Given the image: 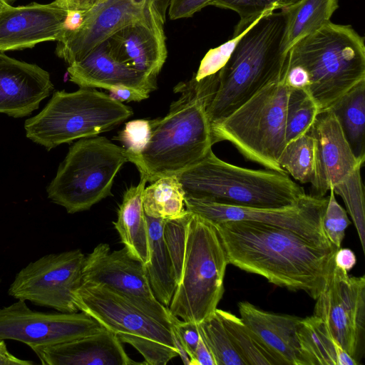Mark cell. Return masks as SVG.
I'll return each instance as SVG.
<instances>
[{
    "mask_svg": "<svg viewBox=\"0 0 365 365\" xmlns=\"http://www.w3.org/2000/svg\"><path fill=\"white\" fill-rule=\"evenodd\" d=\"M214 223V222H213ZM229 264L316 299L327 284L337 247L279 227L248 221L214 223Z\"/></svg>",
    "mask_w": 365,
    "mask_h": 365,
    "instance_id": "6da1fadb",
    "label": "cell"
},
{
    "mask_svg": "<svg viewBox=\"0 0 365 365\" xmlns=\"http://www.w3.org/2000/svg\"><path fill=\"white\" fill-rule=\"evenodd\" d=\"M218 86V73L197 81L193 74L173 88L179 93L163 118L150 120L151 133L145 148L128 158L147 182L181 172L196 164L215 144L207 106Z\"/></svg>",
    "mask_w": 365,
    "mask_h": 365,
    "instance_id": "7a4b0ae2",
    "label": "cell"
},
{
    "mask_svg": "<svg viewBox=\"0 0 365 365\" xmlns=\"http://www.w3.org/2000/svg\"><path fill=\"white\" fill-rule=\"evenodd\" d=\"M283 11L264 14L246 29L225 66L207 106L211 125L226 117L257 91L284 75L287 55Z\"/></svg>",
    "mask_w": 365,
    "mask_h": 365,
    "instance_id": "3957f363",
    "label": "cell"
},
{
    "mask_svg": "<svg viewBox=\"0 0 365 365\" xmlns=\"http://www.w3.org/2000/svg\"><path fill=\"white\" fill-rule=\"evenodd\" d=\"M177 177L186 195L230 205L281 209L297 205L306 195L287 173L232 165L212 150Z\"/></svg>",
    "mask_w": 365,
    "mask_h": 365,
    "instance_id": "277c9868",
    "label": "cell"
},
{
    "mask_svg": "<svg viewBox=\"0 0 365 365\" xmlns=\"http://www.w3.org/2000/svg\"><path fill=\"white\" fill-rule=\"evenodd\" d=\"M286 63L306 70L307 90L320 111L328 109L365 80L364 38L350 25L330 21L297 41L287 52Z\"/></svg>",
    "mask_w": 365,
    "mask_h": 365,
    "instance_id": "5b68a950",
    "label": "cell"
},
{
    "mask_svg": "<svg viewBox=\"0 0 365 365\" xmlns=\"http://www.w3.org/2000/svg\"><path fill=\"white\" fill-rule=\"evenodd\" d=\"M290 87L284 76L264 86L224 118L212 124L215 143L228 141L247 160L287 173L279 158L286 145L285 120Z\"/></svg>",
    "mask_w": 365,
    "mask_h": 365,
    "instance_id": "8992f818",
    "label": "cell"
},
{
    "mask_svg": "<svg viewBox=\"0 0 365 365\" xmlns=\"http://www.w3.org/2000/svg\"><path fill=\"white\" fill-rule=\"evenodd\" d=\"M227 257L215 225L191 212L181 277L168 309L199 324L212 315L224 294Z\"/></svg>",
    "mask_w": 365,
    "mask_h": 365,
    "instance_id": "52a82bcc",
    "label": "cell"
},
{
    "mask_svg": "<svg viewBox=\"0 0 365 365\" xmlns=\"http://www.w3.org/2000/svg\"><path fill=\"white\" fill-rule=\"evenodd\" d=\"M133 114L130 107L94 88L58 91L37 115L26 120L24 128L29 139L50 150L110 130Z\"/></svg>",
    "mask_w": 365,
    "mask_h": 365,
    "instance_id": "ba28073f",
    "label": "cell"
},
{
    "mask_svg": "<svg viewBox=\"0 0 365 365\" xmlns=\"http://www.w3.org/2000/svg\"><path fill=\"white\" fill-rule=\"evenodd\" d=\"M128 162L125 149L103 136L78 139L46 188L48 197L73 214L113 195L118 173Z\"/></svg>",
    "mask_w": 365,
    "mask_h": 365,
    "instance_id": "9c48e42d",
    "label": "cell"
},
{
    "mask_svg": "<svg viewBox=\"0 0 365 365\" xmlns=\"http://www.w3.org/2000/svg\"><path fill=\"white\" fill-rule=\"evenodd\" d=\"M85 257L79 249L42 256L16 274L8 294L59 312H78L76 292L83 283Z\"/></svg>",
    "mask_w": 365,
    "mask_h": 365,
    "instance_id": "30bf717a",
    "label": "cell"
},
{
    "mask_svg": "<svg viewBox=\"0 0 365 365\" xmlns=\"http://www.w3.org/2000/svg\"><path fill=\"white\" fill-rule=\"evenodd\" d=\"M83 283L106 286L125 297L145 314L171 329L173 315L155 297L145 265L125 247L110 251L100 243L85 257Z\"/></svg>",
    "mask_w": 365,
    "mask_h": 365,
    "instance_id": "8fae6325",
    "label": "cell"
},
{
    "mask_svg": "<svg viewBox=\"0 0 365 365\" xmlns=\"http://www.w3.org/2000/svg\"><path fill=\"white\" fill-rule=\"evenodd\" d=\"M328 197H317L306 194L289 207L266 209L225 205L185 196L186 210L214 223L227 221H248L289 230L307 238L331 243L323 227Z\"/></svg>",
    "mask_w": 365,
    "mask_h": 365,
    "instance_id": "7c38bea8",
    "label": "cell"
},
{
    "mask_svg": "<svg viewBox=\"0 0 365 365\" xmlns=\"http://www.w3.org/2000/svg\"><path fill=\"white\" fill-rule=\"evenodd\" d=\"M315 300L313 314L327 324L335 339L358 362L365 327V276H349L334 264L327 286Z\"/></svg>",
    "mask_w": 365,
    "mask_h": 365,
    "instance_id": "4fadbf2b",
    "label": "cell"
},
{
    "mask_svg": "<svg viewBox=\"0 0 365 365\" xmlns=\"http://www.w3.org/2000/svg\"><path fill=\"white\" fill-rule=\"evenodd\" d=\"M104 329L99 322L82 312H37L21 300L0 308V339L18 341L29 347L64 342Z\"/></svg>",
    "mask_w": 365,
    "mask_h": 365,
    "instance_id": "5bb4252c",
    "label": "cell"
},
{
    "mask_svg": "<svg viewBox=\"0 0 365 365\" xmlns=\"http://www.w3.org/2000/svg\"><path fill=\"white\" fill-rule=\"evenodd\" d=\"M76 301L80 312L116 334L142 336L175 349L170 329L106 286L82 283L76 292Z\"/></svg>",
    "mask_w": 365,
    "mask_h": 365,
    "instance_id": "9a60e30c",
    "label": "cell"
},
{
    "mask_svg": "<svg viewBox=\"0 0 365 365\" xmlns=\"http://www.w3.org/2000/svg\"><path fill=\"white\" fill-rule=\"evenodd\" d=\"M146 0H104L81 13L79 22L68 28L58 41L56 53L68 65L86 56L124 26L138 21Z\"/></svg>",
    "mask_w": 365,
    "mask_h": 365,
    "instance_id": "2e32d148",
    "label": "cell"
},
{
    "mask_svg": "<svg viewBox=\"0 0 365 365\" xmlns=\"http://www.w3.org/2000/svg\"><path fill=\"white\" fill-rule=\"evenodd\" d=\"M164 23L153 1L146 0L143 18L107 40L110 54L128 67L157 79L168 56Z\"/></svg>",
    "mask_w": 365,
    "mask_h": 365,
    "instance_id": "e0dca14e",
    "label": "cell"
},
{
    "mask_svg": "<svg viewBox=\"0 0 365 365\" xmlns=\"http://www.w3.org/2000/svg\"><path fill=\"white\" fill-rule=\"evenodd\" d=\"M310 133L315 142L314 170L310 195L323 197L364 163L354 155L339 121L331 108L321 110Z\"/></svg>",
    "mask_w": 365,
    "mask_h": 365,
    "instance_id": "ac0fdd59",
    "label": "cell"
},
{
    "mask_svg": "<svg viewBox=\"0 0 365 365\" xmlns=\"http://www.w3.org/2000/svg\"><path fill=\"white\" fill-rule=\"evenodd\" d=\"M70 12L56 0L48 4H9L0 11V51L31 48L60 41L68 27Z\"/></svg>",
    "mask_w": 365,
    "mask_h": 365,
    "instance_id": "d6986e66",
    "label": "cell"
},
{
    "mask_svg": "<svg viewBox=\"0 0 365 365\" xmlns=\"http://www.w3.org/2000/svg\"><path fill=\"white\" fill-rule=\"evenodd\" d=\"M53 89L46 71L0 51V113L13 118L28 116Z\"/></svg>",
    "mask_w": 365,
    "mask_h": 365,
    "instance_id": "ffe728a7",
    "label": "cell"
},
{
    "mask_svg": "<svg viewBox=\"0 0 365 365\" xmlns=\"http://www.w3.org/2000/svg\"><path fill=\"white\" fill-rule=\"evenodd\" d=\"M43 365H131L116 334L102 331L50 345L30 346Z\"/></svg>",
    "mask_w": 365,
    "mask_h": 365,
    "instance_id": "44dd1931",
    "label": "cell"
},
{
    "mask_svg": "<svg viewBox=\"0 0 365 365\" xmlns=\"http://www.w3.org/2000/svg\"><path fill=\"white\" fill-rule=\"evenodd\" d=\"M69 81L80 88H103L125 86L146 94L157 89V79L133 70L114 58L107 40L82 59L68 65Z\"/></svg>",
    "mask_w": 365,
    "mask_h": 365,
    "instance_id": "7402d4cb",
    "label": "cell"
},
{
    "mask_svg": "<svg viewBox=\"0 0 365 365\" xmlns=\"http://www.w3.org/2000/svg\"><path fill=\"white\" fill-rule=\"evenodd\" d=\"M241 319L284 364L306 365L298 327L302 318L261 309L248 302L238 303Z\"/></svg>",
    "mask_w": 365,
    "mask_h": 365,
    "instance_id": "603a6c76",
    "label": "cell"
},
{
    "mask_svg": "<svg viewBox=\"0 0 365 365\" xmlns=\"http://www.w3.org/2000/svg\"><path fill=\"white\" fill-rule=\"evenodd\" d=\"M147 182L140 176L137 185L126 190L118 210L117 220L113 222L127 252L143 265L149 261L148 225L143 204Z\"/></svg>",
    "mask_w": 365,
    "mask_h": 365,
    "instance_id": "cb8c5ba5",
    "label": "cell"
},
{
    "mask_svg": "<svg viewBox=\"0 0 365 365\" xmlns=\"http://www.w3.org/2000/svg\"><path fill=\"white\" fill-rule=\"evenodd\" d=\"M298 338L306 365H356L335 339L327 324L312 315L302 318Z\"/></svg>",
    "mask_w": 365,
    "mask_h": 365,
    "instance_id": "d4e9b609",
    "label": "cell"
},
{
    "mask_svg": "<svg viewBox=\"0 0 365 365\" xmlns=\"http://www.w3.org/2000/svg\"><path fill=\"white\" fill-rule=\"evenodd\" d=\"M145 216L149 240V261L145 265V269L155 298L168 308L177 283L164 239L163 230L166 220Z\"/></svg>",
    "mask_w": 365,
    "mask_h": 365,
    "instance_id": "484cf974",
    "label": "cell"
},
{
    "mask_svg": "<svg viewBox=\"0 0 365 365\" xmlns=\"http://www.w3.org/2000/svg\"><path fill=\"white\" fill-rule=\"evenodd\" d=\"M339 8V0H299L281 9L285 17L282 49L287 55L299 40L331 21Z\"/></svg>",
    "mask_w": 365,
    "mask_h": 365,
    "instance_id": "4316f807",
    "label": "cell"
},
{
    "mask_svg": "<svg viewBox=\"0 0 365 365\" xmlns=\"http://www.w3.org/2000/svg\"><path fill=\"white\" fill-rule=\"evenodd\" d=\"M336 115L356 158L365 160V80L361 81L330 108Z\"/></svg>",
    "mask_w": 365,
    "mask_h": 365,
    "instance_id": "83f0119b",
    "label": "cell"
},
{
    "mask_svg": "<svg viewBox=\"0 0 365 365\" xmlns=\"http://www.w3.org/2000/svg\"><path fill=\"white\" fill-rule=\"evenodd\" d=\"M217 310L234 348L246 365H284L241 318L227 311Z\"/></svg>",
    "mask_w": 365,
    "mask_h": 365,
    "instance_id": "f1b7e54d",
    "label": "cell"
},
{
    "mask_svg": "<svg viewBox=\"0 0 365 365\" xmlns=\"http://www.w3.org/2000/svg\"><path fill=\"white\" fill-rule=\"evenodd\" d=\"M185 193L177 175L157 179L145 187L143 204L145 214L165 220L184 215Z\"/></svg>",
    "mask_w": 365,
    "mask_h": 365,
    "instance_id": "f546056e",
    "label": "cell"
},
{
    "mask_svg": "<svg viewBox=\"0 0 365 365\" xmlns=\"http://www.w3.org/2000/svg\"><path fill=\"white\" fill-rule=\"evenodd\" d=\"M314 138L309 131L286 144L279 164L296 180L311 183L314 170Z\"/></svg>",
    "mask_w": 365,
    "mask_h": 365,
    "instance_id": "4dcf8cb0",
    "label": "cell"
},
{
    "mask_svg": "<svg viewBox=\"0 0 365 365\" xmlns=\"http://www.w3.org/2000/svg\"><path fill=\"white\" fill-rule=\"evenodd\" d=\"M320 109L306 88H290L286 112V144L309 132Z\"/></svg>",
    "mask_w": 365,
    "mask_h": 365,
    "instance_id": "1f68e13d",
    "label": "cell"
},
{
    "mask_svg": "<svg viewBox=\"0 0 365 365\" xmlns=\"http://www.w3.org/2000/svg\"><path fill=\"white\" fill-rule=\"evenodd\" d=\"M217 309L197 324L200 336L210 350L216 365H246L234 348Z\"/></svg>",
    "mask_w": 365,
    "mask_h": 365,
    "instance_id": "d6a6232c",
    "label": "cell"
},
{
    "mask_svg": "<svg viewBox=\"0 0 365 365\" xmlns=\"http://www.w3.org/2000/svg\"><path fill=\"white\" fill-rule=\"evenodd\" d=\"M299 0H212L214 6L236 12L240 20L235 27L232 37L238 36L264 14L287 8Z\"/></svg>",
    "mask_w": 365,
    "mask_h": 365,
    "instance_id": "836d02e7",
    "label": "cell"
},
{
    "mask_svg": "<svg viewBox=\"0 0 365 365\" xmlns=\"http://www.w3.org/2000/svg\"><path fill=\"white\" fill-rule=\"evenodd\" d=\"M333 190L335 194L340 195L344 200L347 211L354 222L362 250L364 251V197L361 167L356 168Z\"/></svg>",
    "mask_w": 365,
    "mask_h": 365,
    "instance_id": "e575fe53",
    "label": "cell"
},
{
    "mask_svg": "<svg viewBox=\"0 0 365 365\" xmlns=\"http://www.w3.org/2000/svg\"><path fill=\"white\" fill-rule=\"evenodd\" d=\"M191 212L187 211L180 217L166 220L163 234L172 261L177 285L180 282L185 257L187 227Z\"/></svg>",
    "mask_w": 365,
    "mask_h": 365,
    "instance_id": "d590c367",
    "label": "cell"
},
{
    "mask_svg": "<svg viewBox=\"0 0 365 365\" xmlns=\"http://www.w3.org/2000/svg\"><path fill=\"white\" fill-rule=\"evenodd\" d=\"M119 339L134 347L144 358V364L165 365L178 356V351L151 339L128 334H116Z\"/></svg>",
    "mask_w": 365,
    "mask_h": 365,
    "instance_id": "8d00e7d4",
    "label": "cell"
},
{
    "mask_svg": "<svg viewBox=\"0 0 365 365\" xmlns=\"http://www.w3.org/2000/svg\"><path fill=\"white\" fill-rule=\"evenodd\" d=\"M329 191L323 219V227L327 239L339 249L344 240L346 229L351 222L347 212L337 202L333 188Z\"/></svg>",
    "mask_w": 365,
    "mask_h": 365,
    "instance_id": "74e56055",
    "label": "cell"
},
{
    "mask_svg": "<svg viewBox=\"0 0 365 365\" xmlns=\"http://www.w3.org/2000/svg\"><path fill=\"white\" fill-rule=\"evenodd\" d=\"M151 133L150 122L148 120L137 119L126 123L123 130L117 137L125 149L128 158L138 155L147 145Z\"/></svg>",
    "mask_w": 365,
    "mask_h": 365,
    "instance_id": "f35d334b",
    "label": "cell"
},
{
    "mask_svg": "<svg viewBox=\"0 0 365 365\" xmlns=\"http://www.w3.org/2000/svg\"><path fill=\"white\" fill-rule=\"evenodd\" d=\"M243 32L207 52L200 62L197 73H194L197 81L218 73L225 66Z\"/></svg>",
    "mask_w": 365,
    "mask_h": 365,
    "instance_id": "ab89813d",
    "label": "cell"
},
{
    "mask_svg": "<svg viewBox=\"0 0 365 365\" xmlns=\"http://www.w3.org/2000/svg\"><path fill=\"white\" fill-rule=\"evenodd\" d=\"M171 329H173L183 344L190 359L197 346L200 335L197 324L185 322L173 316Z\"/></svg>",
    "mask_w": 365,
    "mask_h": 365,
    "instance_id": "60d3db41",
    "label": "cell"
},
{
    "mask_svg": "<svg viewBox=\"0 0 365 365\" xmlns=\"http://www.w3.org/2000/svg\"><path fill=\"white\" fill-rule=\"evenodd\" d=\"M212 0H171L168 15L171 20L188 18L209 6Z\"/></svg>",
    "mask_w": 365,
    "mask_h": 365,
    "instance_id": "b9f144b4",
    "label": "cell"
},
{
    "mask_svg": "<svg viewBox=\"0 0 365 365\" xmlns=\"http://www.w3.org/2000/svg\"><path fill=\"white\" fill-rule=\"evenodd\" d=\"M108 96L119 102L141 101L147 99L150 95L140 91L125 87L118 86L108 90Z\"/></svg>",
    "mask_w": 365,
    "mask_h": 365,
    "instance_id": "7bdbcfd3",
    "label": "cell"
},
{
    "mask_svg": "<svg viewBox=\"0 0 365 365\" xmlns=\"http://www.w3.org/2000/svg\"><path fill=\"white\" fill-rule=\"evenodd\" d=\"M190 365H216L215 359L202 337L190 358Z\"/></svg>",
    "mask_w": 365,
    "mask_h": 365,
    "instance_id": "ee69618b",
    "label": "cell"
},
{
    "mask_svg": "<svg viewBox=\"0 0 365 365\" xmlns=\"http://www.w3.org/2000/svg\"><path fill=\"white\" fill-rule=\"evenodd\" d=\"M356 263V257L354 251L349 248L339 247L334 255V264L349 272Z\"/></svg>",
    "mask_w": 365,
    "mask_h": 365,
    "instance_id": "f6af8a7d",
    "label": "cell"
},
{
    "mask_svg": "<svg viewBox=\"0 0 365 365\" xmlns=\"http://www.w3.org/2000/svg\"><path fill=\"white\" fill-rule=\"evenodd\" d=\"M70 13H83L89 11L104 0H56Z\"/></svg>",
    "mask_w": 365,
    "mask_h": 365,
    "instance_id": "bcb514c9",
    "label": "cell"
},
{
    "mask_svg": "<svg viewBox=\"0 0 365 365\" xmlns=\"http://www.w3.org/2000/svg\"><path fill=\"white\" fill-rule=\"evenodd\" d=\"M31 361L17 358L8 349L0 352V365H32Z\"/></svg>",
    "mask_w": 365,
    "mask_h": 365,
    "instance_id": "7dc6e473",
    "label": "cell"
},
{
    "mask_svg": "<svg viewBox=\"0 0 365 365\" xmlns=\"http://www.w3.org/2000/svg\"><path fill=\"white\" fill-rule=\"evenodd\" d=\"M171 332L175 347L178 352V356H180V359L185 364L190 365V359L183 344H182L176 333L173 329H171Z\"/></svg>",
    "mask_w": 365,
    "mask_h": 365,
    "instance_id": "c3c4849f",
    "label": "cell"
},
{
    "mask_svg": "<svg viewBox=\"0 0 365 365\" xmlns=\"http://www.w3.org/2000/svg\"><path fill=\"white\" fill-rule=\"evenodd\" d=\"M161 17L165 21L166 14L171 0H151Z\"/></svg>",
    "mask_w": 365,
    "mask_h": 365,
    "instance_id": "681fc988",
    "label": "cell"
},
{
    "mask_svg": "<svg viewBox=\"0 0 365 365\" xmlns=\"http://www.w3.org/2000/svg\"><path fill=\"white\" fill-rule=\"evenodd\" d=\"M11 0H0V11L6 6L10 4Z\"/></svg>",
    "mask_w": 365,
    "mask_h": 365,
    "instance_id": "f907efd6",
    "label": "cell"
},
{
    "mask_svg": "<svg viewBox=\"0 0 365 365\" xmlns=\"http://www.w3.org/2000/svg\"><path fill=\"white\" fill-rule=\"evenodd\" d=\"M7 349L6 344L4 340L0 339V352Z\"/></svg>",
    "mask_w": 365,
    "mask_h": 365,
    "instance_id": "816d5d0a",
    "label": "cell"
},
{
    "mask_svg": "<svg viewBox=\"0 0 365 365\" xmlns=\"http://www.w3.org/2000/svg\"><path fill=\"white\" fill-rule=\"evenodd\" d=\"M0 283H1V279H0Z\"/></svg>",
    "mask_w": 365,
    "mask_h": 365,
    "instance_id": "f5cc1de1",
    "label": "cell"
}]
</instances>
